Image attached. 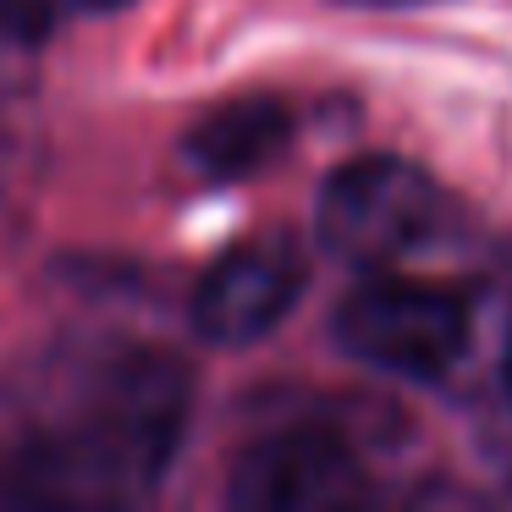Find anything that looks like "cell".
Wrapping results in <instances>:
<instances>
[{
  "label": "cell",
  "instance_id": "5b68a950",
  "mask_svg": "<svg viewBox=\"0 0 512 512\" xmlns=\"http://www.w3.org/2000/svg\"><path fill=\"white\" fill-rule=\"evenodd\" d=\"M364 496V468L336 435L287 430L254 441L232 468L226 501L248 512H331Z\"/></svg>",
  "mask_w": 512,
  "mask_h": 512
},
{
  "label": "cell",
  "instance_id": "277c9868",
  "mask_svg": "<svg viewBox=\"0 0 512 512\" xmlns=\"http://www.w3.org/2000/svg\"><path fill=\"white\" fill-rule=\"evenodd\" d=\"M309 287L303 248L287 237H248L199 276L188 320L215 347H254L298 309Z\"/></svg>",
  "mask_w": 512,
  "mask_h": 512
},
{
  "label": "cell",
  "instance_id": "ba28073f",
  "mask_svg": "<svg viewBox=\"0 0 512 512\" xmlns=\"http://www.w3.org/2000/svg\"><path fill=\"white\" fill-rule=\"evenodd\" d=\"M83 12H116V6H133V0H78Z\"/></svg>",
  "mask_w": 512,
  "mask_h": 512
},
{
  "label": "cell",
  "instance_id": "7a4b0ae2",
  "mask_svg": "<svg viewBox=\"0 0 512 512\" xmlns=\"http://www.w3.org/2000/svg\"><path fill=\"white\" fill-rule=\"evenodd\" d=\"M320 243L336 259L364 270H391L413 254H430L452 226V199L424 166L402 155L347 160L320 188Z\"/></svg>",
  "mask_w": 512,
  "mask_h": 512
},
{
  "label": "cell",
  "instance_id": "3957f363",
  "mask_svg": "<svg viewBox=\"0 0 512 512\" xmlns=\"http://www.w3.org/2000/svg\"><path fill=\"white\" fill-rule=\"evenodd\" d=\"M468 303L424 276L375 270L336 309V342L347 358L402 380H441L468 353Z\"/></svg>",
  "mask_w": 512,
  "mask_h": 512
},
{
  "label": "cell",
  "instance_id": "8992f818",
  "mask_svg": "<svg viewBox=\"0 0 512 512\" xmlns=\"http://www.w3.org/2000/svg\"><path fill=\"white\" fill-rule=\"evenodd\" d=\"M287 138H292V105L276 100V94H243V100H226L193 122L182 160L204 182H243L254 171H265L287 149Z\"/></svg>",
  "mask_w": 512,
  "mask_h": 512
},
{
  "label": "cell",
  "instance_id": "9c48e42d",
  "mask_svg": "<svg viewBox=\"0 0 512 512\" xmlns=\"http://www.w3.org/2000/svg\"><path fill=\"white\" fill-rule=\"evenodd\" d=\"M501 380H507V402H512V331H507V358H501Z\"/></svg>",
  "mask_w": 512,
  "mask_h": 512
},
{
  "label": "cell",
  "instance_id": "6da1fadb",
  "mask_svg": "<svg viewBox=\"0 0 512 512\" xmlns=\"http://www.w3.org/2000/svg\"><path fill=\"white\" fill-rule=\"evenodd\" d=\"M188 408H193V386L177 358L138 353L127 364H116L67 446L72 490L83 485L100 490V496L149 490L177 457Z\"/></svg>",
  "mask_w": 512,
  "mask_h": 512
},
{
  "label": "cell",
  "instance_id": "52a82bcc",
  "mask_svg": "<svg viewBox=\"0 0 512 512\" xmlns=\"http://www.w3.org/2000/svg\"><path fill=\"white\" fill-rule=\"evenodd\" d=\"M78 0H0V39L6 45H45Z\"/></svg>",
  "mask_w": 512,
  "mask_h": 512
}]
</instances>
